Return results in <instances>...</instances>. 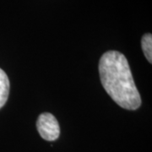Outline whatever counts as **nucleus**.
Masks as SVG:
<instances>
[{
	"label": "nucleus",
	"mask_w": 152,
	"mask_h": 152,
	"mask_svg": "<svg viewBox=\"0 0 152 152\" xmlns=\"http://www.w3.org/2000/svg\"><path fill=\"white\" fill-rule=\"evenodd\" d=\"M37 128L42 138L48 141L57 140L60 134L58 122L53 114L49 113H44L39 116Z\"/></svg>",
	"instance_id": "2"
},
{
	"label": "nucleus",
	"mask_w": 152,
	"mask_h": 152,
	"mask_svg": "<svg viewBox=\"0 0 152 152\" xmlns=\"http://www.w3.org/2000/svg\"><path fill=\"white\" fill-rule=\"evenodd\" d=\"M142 49L146 57L147 60L152 63V36L151 34L147 33L141 39Z\"/></svg>",
	"instance_id": "4"
},
{
	"label": "nucleus",
	"mask_w": 152,
	"mask_h": 152,
	"mask_svg": "<svg viewBox=\"0 0 152 152\" xmlns=\"http://www.w3.org/2000/svg\"><path fill=\"white\" fill-rule=\"evenodd\" d=\"M10 93V80L6 73L0 69V108H2L8 100Z\"/></svg>",
	"instance_id": "3"
},
{
	"label": "nucleus",
	"mask_w": 152,
	"mask_h": 152,
	"mask_svg": "<svg viewBox=\"0 0 152 152\" xmlns=\"http://www.w3.org/2000/svg\"><path fill=\"white\" fill-rule=\"evenodd\" d=\"M99 73L105 91L118 106L128 110L140 107V95L124 55L117 51L105 53L100 59Z\"/></svg>",
	"instance_id": "1"
}]
</instances>
